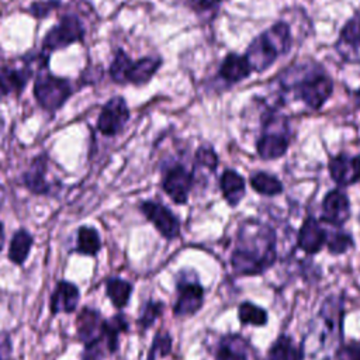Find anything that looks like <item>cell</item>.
<instances>
[{
    "label": "cell",
    "mask_w": 360,
    "mask_h": 360,
    "mask_svg": "<svg viewBox=\"0 0 360 360\" xmlns=\"http://www.w3.org/2000/svg\"><path fill=\"white\" fill-rule=\"evenodd\" d=\"M249 353V343L242 336L229 333L219 338L215 346L214 360H250Z\"/></svg>",
    "instance_id": "cell-18"
},
{
    "label": "cell",
    "mask_w": 360,
    "mask_h": 360,
    "mask_svg": "<svg viewBox=\"0 0 360 360\" xmlns=\"http://www.w3.org/2000/svg\"><path fill=\"white\" fill-rule=\"evenodd\" d=\"M284 87L292 91L294 98H300L309 108H319L333 90L332 80L328 75L316 68L314 70L290 69L284 75Z\"/></svg>",
    "instance_id": "cell-3"
},
{
    "label": "cell",
    "mask_w": 360,
    "mask_h": 360,
    "mask_svg": "<svg viewBox=\"0 0 360 360\" xmlns=\"http://www.w3.org/2000/svg\"><path fill=\"white\" fill-rule=\"evenodd\" d=\"M162 60L159 58H141L132 60L122 49L115 52V56L110 65V76L118 84H145L160 68Z\"/></svg>",
    "instance_id": "cell-6"
},
{
    "label": "cell",
    "mask_w": 360,
    "mask_h": 360,
    "mask_svg": "<svg viewBox=\"0 0 360 360\" xmlns=\"http://www.w3.org/2000/svg\"><path fill=\"white\" fill-rule=\"evenodd\" d=\"M238 318L243 325L262 326L267 322L266 311L249 301H245L238 307Z\"/></svg>",
    "instance_id": "cell-31"
},
{
    "label": "cell",
    "mask_w": 360,
    "mask_h": 360,
    "mask_svg": "<svg viewBox=\"0 0 360 360\" xmlns=\"http://www.w3.org/2000/svg\"><path fill=\"white\" fill-rule=\"evenodd\" d=\"M104 288H105V297L110 300L111 305L122 311L128 307L132 292H134V284L129 280H125L120 276H108L104 278Z\"/></svg>",
    "instance_id": "cell-21"
},
{
    "label": "cell",
    "mask_w": 360,
    "mask_h": 360,
    "mask_svg": "<svg viewBox=\"0 0 360 360\" xmlns=\"http://www.w3.org/2000/svg\"><path fill=\"white\" fill-rule=\"evenodd\" d=\"M336 360H360V345L349 343L336 352Z\"/></svg>",
    "instance_id": "cell-36"
},
{
    "label": "cell",
    "mask_w": 360,
    "mask_h": 360,
    "mask_svg": "<svg viewBox=\"0 0 360 360\" xmlns=\"http://www.w3.org/2000/svg\"><path fill=\"white\" fill-rule=\"evenodd\" d=\"M80 288L77 284L60 278L56 281L51 295H49V312L52 316H56L59 314L72 315L77 311L79 302H80Z\"/></svg>",
    "instance_id": "cell-13"
},
{
    "label": "cell",
    "mask_w": 360,
    "mask_h": 360,
    "mask_svg": "<svg viewBox=\"0 0 360 360\" xmlns=\"http://www.w3.org/2000/svg\"><path fill=\"white\" fill-rule=\"evenodd\" d=\"M73 87L69 80L39 72L34 83V96L37 103L49 112L59 110L70 97Z\"/></svg>",
    "instance_id": "cell-8"
},
{
    "label": "cell",
    "mask_w": 360,
    "mask_h": 360,
    "mask_svg": "<svg viewBox=\"0 0 360 360\" xmlns=\"http://www.w3.org/2000/svg\"><path fill=\"white\" fill-rule=\"evenodd\" d=\"M195 160L198 165L208 167L211 170H214L218 163V158H217L214 149L210 146H201L195 153Z\"/></svg>",
    "instance_id": "cell-34"
},
{
    "label": "cell",
    "mask_w": 360,
    "mask_h": 360,
    "mask_svg": "<svg viewBox=\"0 0 360 360\" xmlns=\"http://www.w3.org/2000/svg\"><path fill=\"white\" fill-rule=\"evenodd\" d=\"M31 73L32 70L28 65L21 69L0 66V98L13 93L18 94L31 77Z\"/></svg>",
    "instance_id": "cell-24"
},
{
    "label": "cell",
    "mask_w": 360,
    "mask_h": 360,
    "mask_svg": "<svg viewBox=\"0 0 360 360\" xmlns=\"http://www.w3.org/2000/svg\"><path fill=\"white\" fill-rule=\"evenodd\" d=\"M165 308H166L165 301L156 300V298H152V297L146 298L141 304L138 316L135 319V325L138 326V329L142 333L148 332L156 323V321L163 315Z\"/></svg>",
    "instance_id": "cell-27"
},
{
    "label": "cell",
    "mask_w": 360,
    "mask_h": 360,
    "mask_svg": "<svg viewBox=\"0 0 360 360\" xmlns=\"http://www.w3.org/2000/svg\"><path fill=\"white\" fill-rule=\"evenodd\" d=\"M4 248V226H3V222L0 221V252L3 250Z\"/></svg>",
    "instance_id": "cell-39"
},
{
    "label": "cell",
    "mask_w": 360,
    "mask_h": 360,
    "mask_svg": "<svg viewBox=\"0 0 360 360\" xmlns=\"http://www.w3.org/2000/svg\"><path fill=\"white\" fill-rule=\"evenodd\" d=\"M252 69L245 58V55H236V53H229L221 63L219 68V76L226 82V83H238L243 79H246L250 75Z\"/></svg>",
    "instance_id": "cell-25"
},
{
    "label": "cell",
    "mask_w": 360,
    "mask_h": 360,
    "mask_svg": "<svg viewBox=\"0 0 360 360\" xmlns=\"http://www.w3.org/2000/svg\"><path fill=\"white\" fill-rule=\"evenodd\" d=\"M250 186L263 195H276L283 191L281 181L277 177L267 174L264 172L255 173L250 177Z\"/></svg>",
    "instance_id": "cell-30"
},
{
    "label": "cell",
    "mask_w": 360,
    "mask_h": 360,
    "mask_svg": "<svg viewBox=\"0 0 360 360\" xmlns=\"http://www.w3.org/2000/svg\"><path fill=\"white\" fill-rule=\"evenodd\" d=\"M176 298L172 307L174 318H191L201 311L205 300V288L198 273L191 267H180L174 273Z\"/></svg>",
    "instance_id": "cell-4"
},
{
    "label": "cell",
    "mask_w": 360,
    "mask_h": 360,
    "mask_svg": "<svg viewBox=\"0 0 360 360\" xmlns=\"http://www.w3.org/2000/svg\"><path fill=\"white\" fill-rule=\"evenodd\" d=\"M139 210L160 233V236L166 240H174L180 236V219L170 208H167L162 202L145 200L139 204Z\"/></svg>",
    "instance_id": "cell-10"
},
{
    "label": "cell",
    "mask_w": 360,
    "mask_h": 360,
    "mask_svg": "<svg viewBox=\"0 0 360 360\" xmlns=\"http://www.w3.org/2000/svg\"><path fill=\"white\" fill-rule=\"evenodd\" d=\"M46 173V159L45 156H37L31 163L28 170L22 174L24 186L32 193L38 195L51 194L52 186L45 179Z\"/></svg>",
    "instance_id": "cell-19"
},
{
    "label": "cell",
    "mask_w": 360,
    "mask_h": 360,
    "mask_svg": "<svg viewBox=\"0 0 360 360\" xmlns=\"http://www.w3.org/2000/svg\"><path fill=\"white\" fill-rule=\"evenodd\" d=\"M62 3L59 0H37L30 4V14L37 18H45L51 11L56 10Z\"/></svg>",
    "instance_id": "cell-33"
},
{
    "label": "cell",
    "mask_w": 360,
    "mask_h": 360,
    "mask_svg": "<svg viewBox=\"0 0 360 360\" xmlns=\"http://www.w3.org/2000/svg\"><path fill=\"white\" fill-rule=\"evenodd\" d=\"M219 187H221L224 198L226 200V202L231 207H235L240 202V200L245 195V190H246L243 177L231 169H226L222 173V176L219 179Z\"/></svg>",
    "instance_id": "cell-26"
},
{
    "label": "cell",
    "mask_w": 360,
    "mask_h": 360,
    "mask_svg": "<svg viewBox=\"0 0 360 360\" xmlns=\"http://www.w3.org/2000/svg\"><path fill=\"white\" fill-rule=\"evenodd\" d=\"M342 301L338 297L328 298L315 319V326L311 329V339L316 340L321 350H332L342 335Z\"/></svg>",
    "instance_id": "cell-7"
},
{
    "label": "cell",
    "mask_w": 360,
    "mask_h": 360,
    "mask_svg": "<svg viewBox=\"0 0 360 360\" xmlns=\"http://www.w3.org/2000/svg\"><path fill=\"white\" fill-rule=\"evenodd\" d=\"M75 335L83 349L97 347L105 350L108 356L115 354L110 339L107 318L98 308L89 305L80 308L75 319Z\"/></svg>",
    "instance_id": "cell-5"
},
{
    "label": "cell",
    "mask_w": 360,
    "mask_h": 360,
    "mask_svg": "<svg viewBox=\"0 0 360 360\" xmlns=\"http://www.w3.org/2000/svg\"><path fill=\"white\" fill-rule=\"evenodd\" d=\"M269 128H271L273 131H270V129L264 131L256 143L259 156L266 160L277 159V158L283 156L288 148V139L281 132V128L274 129L276 124L273 121L269 124Z\"/></svg>",
    "instance_id": "cell-17"
},
{
    "label": "cell",
    "mask_w": 360,
    "mask_h": 360,
    "mask_svg": "<svg viewBox=\"0 0 360 360\" xmlns=\"http://www.w3.org/2000/svg\"><path fill=\"white\" fill-rule=\"evenodd\" d=\"M84 37V27L76 15H65L55 24L44 37L41 51L44 53L55 52L66 48L70 44L82 41Z\"/></svg>",
    "instance_id": "cell-9"
},
{
    "label": "cell",
    "mask_w": 360,
    "mask_h": 360,
    "mask_svg": "<svg viewBox=\"0 0 360 360\" xmlns=\"http://www.w3.org/2000/svg\"><path fill=\"white\" fill-rule=\"evenodd\" d=\"M350 217V202L345 193L339 190L329 191L322 202V218L328 224L342 225Z\"/></svg>",
    "instance_id": "cell-16"
},
{
    "label": "cell",
    "mask_w": 360,
    "mask_h": 360,
    "mask_svg": "<svg viewBox=\"0 0 360 360\" xmlns=\"http://www.w3.org/2000/svg\"><path fill=\"white\" fill-rule=\"evenodd\" d=\"M172 350H173L172 333L165 328H159L153 335V339H152V343L149 346L145 360L165 359L172 354Z\"/></svg>",
    "instance_id": "cell-29"
},
{
    "label": "cell",
    "mask_w": 360,
    "mask_h": 360,
    "mask_svg": "<svg viewBox=\"0 0 360 360\" xmlns=\"http://www.w3.org/2000/svg\"><path fill=\"white\" fill-rule=\"evenodd\" d=\"M336 49L346 62L360 63V11H357L340 31Z\"/></svg>",
    "instance_id": "cell-14"
},
{
    "label": "cell",
    "mask_w": 360,
    "mask_h": 360,
    "mask_svg": "<svg viewBox=\"0 0 360 360\" xmlns=\"http://www.w3.org/2000/svg\"><path fill=\"white\" fill-rule=\"evenodd\" d=\"M356 104L360 108V89L356 91Z\"/></svg>",
    "instance_id": "cell-40"
},
{
    "label": "cell",
    "mask_w": 360,
    "mask_h": 360,
    "mask_svg": "<svg viewBox=\"0 0 360 360\" xmlns=\"http://www.w3.org/2000/svg\"><path fill=\"white\" fill-rule=\"evenodd\" d=\"M108 353L103 349H83L80 353V360H107Z\"/></svg>",
    "instance_id": "cell-37"
},
{
    "label": "cell",
    "mask_w": 360,
    "mask_h": 360,
    "mask_svg": "<svg viewBox=\"0 0 360 360\" xmlns=\"http://www.w3.org/2000/svg\"><path fill=\"white\" fill-rule=\"evenodd\" d=\"M359 219H360V218H359Z\"/></svg>",
    "instance_id": "cell-41"
},
{
    "label": "cell",
    "mask_w": 360,
    "mask_h": 360,
    "mask_svg": "<svg viewBox=\"0 0 360 360\" xmlns=\"http://www.w3.org/2000/svg\"><path fill=\"white\" fill-rule=\"evenodd\" d=\"M326 231L319 225V222L314 218H308L304 221L300 233H298V245L307 253H316L326 243Z\"/></svg>",
    "instance_id": "cell-22"
},
{
    "label": "cell",
    "mask_w": 360,
    "mask_h": 360,
    "mask_svg": "<svg viewBox=\"0 0 360 360\" xmlns=\"http://www.w3.org/2000/svg\"><path fill=\"white\" fill-rule=\"evenodd\" d=\"M193 187V173L187 170L181 165H174L166 170L162 188L170 197V200L177 204L183 205L188 201V194Z\"/></svg>",
    "instance_id": "cell-12"
},
{
    "label": "cell",
    "mask_w": 360,
    "mask_h": 360,
    "mask_svg": "<svg viewBox=\"0 0 360 360\" xmlns=\"http://www.w3.org/2000/svg\"><path fill=\"white\" fill-rule=\"evenodd\" d=\"M34 246V236L30 231L20 228L17 229L8 243L7 259L14 266H24L30 257L31 249Z\"/></svg>",
    "instance_id": "cell-23"
},
{
    "label": "cell",
    "mask_w": 360,
    "mask_h": 360,
    "mask_svg": "<svg viewBox=\"0 0 360 360\" xmlns=\"http://www.w3.org/2000/svg\"><path fill=\"white\" fill-rule=\"evenodd\" d=\"M128 120L129 110L125 100L120 96H114L101 108L97 120V129L105 136H114L122 131Z\"/></svg>",
    "instance_id": "cell-11"
},
{
    "label": "cell",
    "mask_w": 360,
    "mask_h": 360,
    "mask_svg": "<svg viewBox=\"0 0 360 360\" xmlns=\"http://www.w3.org/2000/svg\"><path fill=\"white\" fill-rule=\"evenodd\" d=\"M291 46V31L288 24L280 21L273 27L263 31L249 45L245 58L248 59L250 69L255 72H263L274 63L277 58L284 55Z\"/></svg>",
    "instance_id": "cell-2"
},
{
    "label": "cell",
    "mask_w": 360,
    "mask_h": 360,
    "mask_svg": "<svg viewBox=\"0 0 360 360\" xmlns=\"http://www.w3.org/2000/svg\"><path fill=\"white\" fill-rule=\"evenodd\" d=\"M326 243H328V249L332 253L339 255L346 252L353 245V240L349 233L336 232V233H332V236H326Z\"/></svg>",
    "instance_id": "cell-32"
},
{
    "label": "cell",
    "mask_w": 360,
    "mask_h": 360,
    "mask_svg": "<svg viewBox=\"0 0 360 360\" xmlns=\"http://www.w3.org/2000/svg\"><path fill=\"white\" fill-rule=\"evenodd\" d=\"M101 249H103V240H101L100 232L94 226L82 225L76 231V242L69 252L80 256L97 257Z\"/></svg>",
    "instance_id": "cell-20"
},
{
    "label": "cell",
    "mask_w": 360,
    "mask_h": 360,
    "mask_svg": "<svg viewBox=\"0 0 360 360\" xmlns=\"http://www.w3.org/2000/svg\"><path fill=\"white\" fill-rule=\"evenodd\" d=\"M222 0H187V4L190 7H193L194 10H208L215 7L217 4H219Z\"/></svg>",
    "instance_id": "cell-38"
},
{
    "label": "cell",
    "mask_w": 360,
    "mask_h": 360,
    "mask_svg": "<svg viewBox=\"0 0 360 360\" xmlns=\"http://www.w3.org/2000/svg\"><path fill=\"white\" fill-rule=\"evenodd\" d=\"M276 260V233L256 219L245 221L238 231L231 255V266L236 274L255 276L267 270Z\"/></svg>",
    "instance_id": "cell-1"
},
{
    "label": "cell",
    "mask_w": 360,
    "mask_h": 360,
    "mask_svg": "<svg viewBox=\"0 0 360 360\" xmlns=\"http://www.w3.org/2000/svg\"><path fill=\"white\" fill-rule=\"evenodd\" d=\"M330 177L339 186H349L360 180V156L338 155L329 163Z\"/></svg>",
    "instance_id": "cell-15"
},
{
    "label": "cell",
    "mask_w": 360,
    "mask_h": 360,
    "mask_svg": "<svg viewBox=\"0 0 360 360\" xmlns=\"http://www.w3.org/2000/svg\"><path fill=\"white\" fill-rule=\"evenodd\" d=\"M269 360H304V349L291 338L280 336L269 350Z\"/></svg>",
    "instance_id": "cell-28"
},
{
    "label": "cell",
    "mask_w": 360,
    "mask_h": 360,
    "mask_svg": "<svg viewBox=\"0 0 360 360\" xmlns=\"http://www.w3.org/2000/svg\"><path fill=\"white\" fill-rule=\"evenodd\" d=\"M13 340L8 330L0 329V360H11Z\"/></svg>",
    "instance_id": "cell-35"
}]
</instances>
